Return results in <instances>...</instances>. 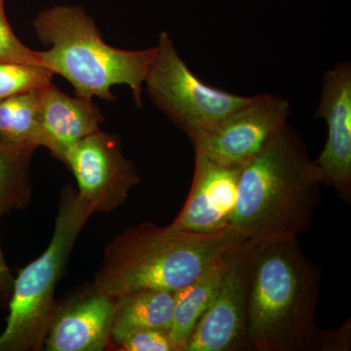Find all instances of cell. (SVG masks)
<instances>
[{"mask_svg":"<svg viewBox=\"0 0 351 351\" xmlns=\"http://www.w3.org/2000/svg\"><path fill=\"white\" fill-rule=\"evenodd\" d=\"M144 85L154 105L191 140L213 130L250 99L201 82L165 32L159 34Z\"/></svg>","mask_w":351,"mask_h":351,"instance_id":"cell-6","label":"cell"},{"mask_svg":"<svg viewBox=\"0 0 351 351\" xmlns=\"http://www.w3.org/2000/svg\"><path fill=\"white\" fill-rule=\"evenodd\" d=\"M93 214L77 191L71 186L64 189L49 246L14 280L5 329L0 335V351L43 350L59 306L55 300L57 284L78 235Z\"/></svg>","mask_w":351,"mask_h":351,"instance_id":"cell-5","label":"cell"},{"mask_svg":"<svg viewBox=\"0 0 351 351\" xmlns=\"http://www.w3.org/2000/svg\"><path fill=\"white\" fill-rule=\"evenodd\" d=\"M41 91L43 89L0 101V144L29 152L39 147H47Z\"/></svg>","mask_w":351,"mask_h":351,"instance_id":"cell-16","label":"cell"},{"mask_svg":"<svg viewBox=\"0 0 351 351\" xmlns=\"http://www.w3.org/2000/svg\"><path fill=\"white\" fill-rule=\"evenodd\" d=\"M290 115V104L278 95L250 97L216 128L193 138L195 151L214 162L242 167L258 156Z\"/></svg>","mask_w":351,"mask_h":351,"instance_id":"cell-7","label":"cell"},{"mask_svg":"<svg viewBox=\"0 0 351 351\" xmlns=\"http://www.w3.org/2000/svg\"><path fill=\"white\" fill-rule=\"evenodd\" d=\"M0 63L40 64L38 52L29 49L14 34L7 21L3 0H0Z\"/></svg>","mask_w":351,"mask_h":351,"instance_id":"cell-19","label":"cell"},{"mask_svg":"<svg viewBox=\"0 0 351 351\" xmlns=\"http://www.w3.org/2000/svg\"><path fill=\"white\" fill-rule=\"evenodd\" d=\"M316 119L328 126V138L314 159L322 184L336 191L346 203L351 201V64L343 62L323 77Z\"/></svg>","mask_w":351,"mask_h":351,"instance_id":"cell-9","label":"cell"},{"mask_svg":"<svg viewBox=\"0 0 351 351\" xmlns=\"http://www.w3.org/2000/svg\"><path fill=\"white\" fill-rule=\"evenodd\" d=\"M174 293L140 290L115 299L110 341L113 345L131 332L154 329L169 332L174 313Z\"/></svg>","mask_w":351,"mask_h":351,"instance_id":"cell-15","label":"cell"},{"mask_svg":"<svg viewBox=\"0 0 351 351\" xmlns=\"http://www.w3.org/2000/svg\"><path fill=\"white\" fill-rule=\"evenodd\" d=\"M41 43L40 64L66 78L76 96L115 100L112 87L128 85L135 105L142 107V91L154 47L127 51L112 47L101 38L94 20L80 6L45 9L34 21Z\"/></svg>","mask_w":351,"mask_h":351,"instance_id":"cell-4","label":"cell"},{"mask_svg":"<svg viewBox=\"0 0 351 351\" xmlns=\"http://www.w3.org/2000/svg\"><path fill=\"white\" fill-rule=\"evenodd\" d=\"M242 167H230L195 152L188 199L169 226L182 232L211 234L230 228Z\"/></svg>","mask_w":351,"mask_h":351,"instance_id":"cell-10","label":"cell"},{"mask_svg":"<svg viewBox=\"0 0 351 351\" xmlns=\"http://www.w3.org/2000/svg\"><path fill=\"white\" fill-rule=\"evenodd\" d=\"M350 320L341 328L332 331H323L320 351H348L350 350Z\"/></svg>","mask_w":351,"mask_h":351,"instance_id":"cell-21","label":"cell"},{"mask_svg":"<svg viewBox=\"0 0 351 351\" xmlns=\"http://www.w3.org/2000/svg\"><path fill=\"white\" fill-rule=\"evenodd\" d=\"M115 299L92 287L59 304L44 348L47 351H101L110 341Z\"/></svg>","mask_w":351,"mask_h":351,"instance_id":"cell-12","label":"cell"},{"mask_svg":"<svg viewBox=\"0 0 351 351\" xmlns=\"http://www.w3.org/2000/svg\"><path fill=\"white\" fill-rule=\"evenodd\" d=\"M32 154L0 144V208L4 214L25 209L31 203Z\"/></svg>","mask_w":351,"mask_h":351,"instance_id":"cell-17","label":"cell"},{"mask_svg":"<svg viewBox=\"0 0 351 351\" xmlns=\"http://www.w3.org/2000/svg\"><path fill=\"white\" fill-rule=\"evenodd\" d=\"M53 76L43 64L0 63V101L43 89L52 83Z\"/></svg>","mask_w":351,"mask_h":351,"instance_id":"cell-18","label":"cell"},{"mask_svg":"<svg viewBox=\"0 0 351 351\" xmlns=\"http://www.w3.org/2000/svg\"><path fill=\"white\" fill-rule=\"evenodd\" d=\"M114 346L121 351H179L169 332L162 330H138L127 335Z\"/></svg>","mask_w":351,"mask_h":351,"instance_id":"cell-20","label":"cell"},{"mask_svg":"<svg viewBox=\"0 0 351 351\" xmlns=\"http://www.w3.org/2000/svg\"><path fill=\"white\" fill-rule=\"evenodd\" d=\"M1 208H0V219L3 215ZM14 278L11 270L7 265L5 258H4L3 253L1 250V245H0V301H7L10 299L12 294Z\"/></svg>","mask_w":351,"mask_h":351,"instance_id":"cell-22","label":"cell"},{"mask_svg":"<svg viewBox=\"0 0 351 351\" xmlns=\"http://www.w3.org/2000/svg\"><path fill=\"white\" fill-rule=\"evenodd\" d=\"M320 267L297 239L246 241L244 246L247 351H320L316 320Z\"/></svg>","mask_w":351,"mask_h":351,"instance_id":"cell-1","label":"cell"},{"mask_svg":"<svg viewBox=\"0 0 351 351\" xmlns=\"http://www.w3.org/2000/svg\"><path fill=\"white\" fill-rule=\"evenodd\" d=\"M61 161L75 176L78 195L94 213L121 206L141 182L135 166L124 156L119 136L101 130L69 147Z\"/></svg>","mask_w":351,"mask_h":351,"instance_id":"cell-8","label":"cell"},{"mask_svg":"<svg viewBox=\"0 0 351 351\" xmlns=\"http://www.w3.org/2000/svg\"><path fill=\"white\" fill-rule=\"evenodd\" d=\"M244 243L233 249L216 300L198 321L184 351H247Z\"/></svg>","mask_w":351,"mask_h":351,"instance_id":"cell-11","label":"cell"},{"mask_svg":"<svg viewBox=\"0 0 351 351\" xmlns=\"http://www.w3.org/2000/svg\"><path fill=\"white\" fill-rule=\"evenodd\" d=\"M232 251L210 265L193 282L174 293V313L169 335L178 350L184 351L198 321L216 300Z\"/></svg>","mask_w":351,"mask_h":351,"instance_id":"cell-14","label":"cell"},{"mask_svg":"<svg viewBox=\"0 0 351 351\" xmlns=\"http://www.w3.org/2000/svg\"><path fill=\"white\" fill-rule=\"evenodd\" d=\"M321 186L315 162L287 122L242 166L230 226L249 242L297 239L313 223Z\"/></svg>","mask_w":351,"mask_h":351,"instance_id":"cell-2","label":"cell"},{"mask_svg":"<svg viewBox=\"0 0 351 351\" xmlns=\"http://www.w3.org/2000/svg\"><path fill=\"white\" fill-rule=\"evenodd\" d=\"M41 103L46 147L58 160L76 143L100 131L105 120L92 99L69 96L53 83L41 91Z\"/></svg>","mask_w":351,"mask_h":351,"instance_id":"cell-13","label":"cell"},{"mask_svg":"<svg viewBox=\"0 0 351 351\" xmlns=\"http://www.w3.org/2000/svg\"><path fill=\"white\" fill-rule=\"evenodd\" d=\"M245 241L232 226L198 234L142 223L106 247L94 287L113 299L140 290L175 293Z\"/></svg>","mask_w":351,"mask_h":351,"instance_id":"cell-3","label":"cell"}]
</instances>
